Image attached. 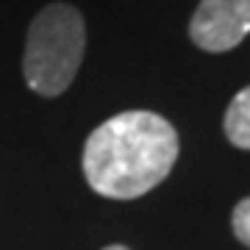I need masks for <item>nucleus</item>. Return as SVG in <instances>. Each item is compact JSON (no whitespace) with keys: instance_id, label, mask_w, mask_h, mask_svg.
<instances>
[{"instance_id":"obj_3","label":"nucleus","mask_w":250,"mask_h":250,"mask_svg":"<svg viewBox=\"0 0 250 250\" xmlns=\"http://www.w3.org/2000/svg\"><path fill=\"white\" fill-rule=\"evenodd\" d=\"M250 34V0H200L189 36L206 53H228Z\"/></svg>"},{"instance_id":"obj_1","label":"nucleus","mask_w":250,"mask_h":250,"mask_svg":"<svg viewBox=\"0 0 250 250\" xmlns=\"http://www.w3.org/2000/svg\"><path fill=\"white\" fill-rule=\"evenodd\" d=\"M178 134L161 114L123 111L98 125L83 145V175L98 195L134 200L170 175Z\"/></svg>"},{"instance_id":"obj_5","label":"nucleus","mask_w":250,"mask_h":250,"mask_svg":"<svg viewBox=\"0 0 250 250\" xmlns=\"http://www.w3.org/2000/svg\"><path fill=\"white\" fill-rule=\"evenodd\" d=\"M231 225H233V233H236V239L250 248V197L239 200L236 208H233V217H231Z\"/></svg>"},{"instance_id":"obj_2","label":"nucleus","mask_w":250,"mask_h":250,"mask_svg":"<svg viewBox=\"0 0 250 250\" xmlns=\"http://www.w3.org/2000/svg\"><path fill=\"white\" fill-rule=\"evenodd\" d=\"M86 47V25L75 6L50 3L28 28L22 75L25 83L42 98L62 95L78 75Z\"/></svg>"},{"instance_id":"obj_6","label":"nucleus","mask_w":250,"mask_h":250,"mask_svg":"<svg viewBox=\"0 0 250 250\" xmlns=\"http://www.w3.org/2000/svg\"><path fill=\"white\" fill-rule=\"evenodd\" d=\"M103 250H128L125 245H108V248H103Z\"/></svg>"},{"instance_id":"obj_4","label":"nucleus","mask_w":250,"mask_h":250,"mask_svg":"<svg viewBox=\"0 0 250 250\" xmlns=\"http://www.w3.org/2000/svg\"><path fill=\"white\" fill-rule=\"evenodd\" d=\"M223 128H225V136H228V142H231L233 147L250 150V86H245V89L228 103Z\"/></svg>"}]
</instances>
